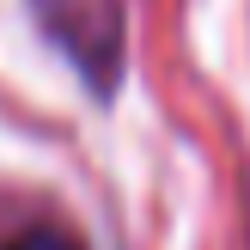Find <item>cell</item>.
Wrapping results in <instances>:
<instances>
[{"label": "cell", "instance_id": "obj_1", "mask_svg": "<svg viewBox=\"0 0 250 250\" xmlns=\"http://www.w3.org/2000/svg\"><path fill=\"white\" fill-rule=\"evenodd\" d=\"M0 250H80V238L61 232V226H31V232H19V238H6Z\"/></svg>", "mask_w": 250, "mask_h": 250}]
</instances>
